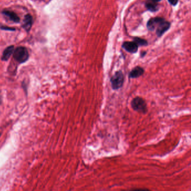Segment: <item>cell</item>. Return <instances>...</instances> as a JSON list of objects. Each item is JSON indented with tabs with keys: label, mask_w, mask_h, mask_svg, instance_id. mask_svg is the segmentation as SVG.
<instances>
[{
	"label": "cell",
	"mask_w": 191,
	"mask_h": 191,
	"mask_svg": "<svg viewBox=\"0 0 191 191\" xmlns=\"http://www.w3.org/2000/svg\"><path fill=\"white\" fill-rule=\"evenodd\" d=\"M144 73V69L140 66H136L132 69L129 74V77L136 78L142 76Z\"/></svg>",
	"instance_id": "cell-6"
},
{
	"label": "cell",
	"mask_w": 191,
	"mask_h": 191,
	"mask_svg": "<svg viewBox=\"0 0 191 191\" xmlns=\"http://www.w3.org/2000/svg\"><path fill=\"white\" fill-rule=\"evenodd\" d=\"M122 47L127 52L131 53H135L138 52V46L133 42H125L123 43Z\"/></svg>",
	"instance_id": "cell-5"
},
{
	"label": "cell",
	"mask_w": 191,
	"mask_h": 191,
	"mask_svg": "<svg viewBox=\"0 0 191 191\" xmlns=\"http://www.w3.org/2000/svg\"><path fill=\"white\" fill-rule=\"evenodd\" d=\"M111 86L113 90H118L122 87L124 83V75L122 71H117L110 78Z\"/></svg>",
	"instance_id": "cell-4"
},
{
	"label": "cell",
	"mask_w": 191,
	"mask_h": 191,
	"mask_svg": "<svg viewBox=\"0 0 191 191\" xmlns=\"http://www.w3.org/2000/svg\"><path fill=\"white\" fill-rule=\"evenodd\" d=\"M0 136H1V133H0Z\"/></svg>",
	"instance_id": "cell-17"
},
{
	"label": "cell",
	"mask_w": 191,
	"mask_h": 191,
	"mask_svg": "<svg viewBox=\"0 0 191 191\" xmlns=\"http://www.w3.org/2000/svg\"><path fill=\"white\" fill-rule=\"evenodd\" d=\"M33 25V17L30 14L25 16L23 23V28L26 31H29L31 29Z\"/></svg>",
	"instance_id": "cell-7"
},
{
	"label": "cell",
	"mask_w": 191,
	"mask_h": 191,
	"mask_svg": "<svg viewBox=\"0 0 191 191\" xmlns=\"http://www.w3.org/2000/svg\"><path fill=\"white\" fill-rule=\"evenodd\" d=\"M145 6L146 8L151 12H156L159 10V5L158 3L153 2L150 0L146 3Z\"/></svg>",
	"instance_id": "cell-10"
},
{
	"label": "cell",
	"mask_w": 191,
	"mask_h": 191,
	"mask_svg": "<svg viewBox=\"0 0 191 191\" xmlns=\"http://www.w3.org/2000/svg\"><path fill=\"white\" fill-rule=\"evenodd\" d=\"M170 23L161 17H153L150 19L147 23V28L150 31L156 29L157 35L160 37L168 30Z\"/></svg>",
	"instance_id": "cell-1"
},
{
	"label": "cell",
	"mask_w": 191,
	"mask_h": 191,
	"mask_svg": "<svg viewBox=\"0 0 191 191\" xmlns=\"http://www.w3.org/2000/svg\"><path fill=\"white\" fill-rule=\"evenodd\" d=\"M2 14L6 16H8L9 19L13 22L16 23H19L20 17L17 15V14L13 11H8V10H4L2 11Z\"/></svg>",
	"instance_id": "cell-8"
},
{
	"label": "cell",
	"mask_w": 191,
	"mask_h": 191,
	"mask_svg": "<svg viewBox=\"0 0 191 191\" xmlns=\"http://www.w3.org/2000/svg\"><path fill=\"white\" fill-rule=\"evenodd\" d=\"M133 40L138 46H146L147 45V42L145 39L136 37L133 38Z\"/></svg>",
	"instance_id": "cell-11"
},
{
	"label": "cell",
	"mask_w": 191,
	"mask_h": 191,
	"mask_svg": "<svg viewBox=\"0 0 191 191\" xmlns=\"http://www.w3.org/2000/svg\"><path fill=\"white\" fill-rule=\"evenodd\" d=\"M131 107L134 110L140 113L145 114L147 112V104L145 100L140 97L133 99L131 101Z\"/></svg>",
	"instance_id": "cell-3"
},
{
	"label": "cell",
	"mask_w": 191,
	"mask_h": 191,
	"mask_svg": "<svg viewBox=\"0 0 191 191\" xmlns=\"http://www.w3.org/2000/svg\"><path fill=\"white\" fill-rule=\"evenodd\" d=\"M1 104V97H0V104Z\"/></svg>",
	"instance_id": "cell-16"
},
{
	"label": "cell",
	"mask_w": 191,
	"mask_h": 191,
	"mask_svg": "<svg viewBox=\"0 0 191 191\" xmlns=\"http://www.w3.org/2000/svg\"><path fill=\"white\" fill-rule=\"evenodd\" d=\"M150 1H153V2H155V3H158V2H159L161 1V0H150Z\"/></svg>",
	"instance_id": "cell-14"
},
{
	"label": "cell",
	"mask_w": 191,
	"mask_h": 191,
	"mask_svg": "<svg viewBox=\"0 0 191 191\" xmlns=\"http://www.w3.org/2000/svg\"><path fill=\"white\" fill-rule=\"evenodd\" d=\"M0 28L4 29V30H8V31H15V29L14 28H10V27H7V26H1Z\"/></svg>",
	"instance_id": "cell-13"
},
{
	"label": "cell",
	"mask_w": 191,
	"mask_h": 191,
	"mask_svg": "<svg viewBox=\"0 0 191 191\" xmlns=\"http://www.w3.org/2000/svg\"><path fill=\"white\" fill-rule=\"evenodd\" d=\"M13 57L15 60L20 63H24L29 59V54L28 49L24 47H19L14 50Z\"/></svg>",
	"instance_id": "cell-2"
},
{
	"label": "cell",
	"mask_w": 191,
	"mask_h": 191,
	"mask_svg": "<svg viewBox=\"0 0 191 191\" xmlns=\"http://www.w3.org/2000/svg\"><path fill=\"white\" fill-rule=\"evenodd\" d=\"M146 54V52H144L141 53V56H142V57H144V56Z\"/></svg>",
	"instance_id": "cell-15"
},
{
	"label": "cell",
	"mask_w": 191,
	"mask_h": 191,
	"mask_svg": "<svg viewBox=\"0 0 191 191\" xmlns=\"http://www.w3.org/2000/svg\"><path fill=\"white\" fill-rule=\"evenodd\" d=\"M168 1L170 3V4H171L173 6H176L178 2V0H168Z\"/></svg>",
	"instance_id": "cell-12"
},
{
	"label": "cell",
	"mask_w": 191,
	"mask_h": 191,
	"mask_svg": "<svg viewBox=\"0 0 191 191\" xmlns=\"http://www.w3.org/2000/svg\"><path fill=\"white\" fill-rule=\"evenodd\" d=\"M14 51V47L13 46H10L7 47L3 51L2 56V60L6 61L10 58L11 54H13Z\"/></svg>",
	"instance_id": "cell-9"
}]
</instances>
